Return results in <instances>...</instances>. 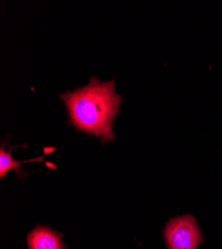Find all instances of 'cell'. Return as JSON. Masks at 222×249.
I'll return each mask as SVG.
<instances>
[{"instance_id": "cell-2", "label": "cell", "mask_w": 222, "mask_h": 249, "mask_svg": "<svg viewBox=\"0 0 222 249\" xmlns=\"http://www.w3.org/2000/svg\"><path fill=\"white\" fill-rule=\"evenodd\" d=\"M163 234L168 249H198L205 241L198 222L191 214L171 218Z\"/></svg>"}, {"instance_id": "cell-3", "label": "cell", "mask_w": 222, "mask_h": 249, "mask_svg": "<svg viewBox=\"0 0 222 249\" xmlns=\"http://www.w3.org/2000/svg\"><path fill=\"white\" fill-rule=\"evenodd\" d=\"M28 249H69L63 241V233L48 225L37 224L26 236Z\"/></svg>"}, {"instance_id": "cell-1", "label": "cell", "mask_w": 222, "mask_h": 249, "mask_svg": "<svg viewBox=\"0 0 222 249\" xmlns=\"http://www.w3.org/2000/svg\"><path fill=\"white\" fill-rule=\"evenodd\" d=\"M115 86V79L104 82L92 77L86 86L60 95L66 105L68 123L81 132L98 137L102 143L115 141L113 123L123 101Z\"/></svg>"}, {"instance_id": "cell-4", "label": "cell", "mask_w": 222, "mask_h": 249, "mask_svg": "<svg viewBox=\"0 0 222 249\" xmlns=\"http://www.w3.org/2000/svg\"><path fill=\"white\" fill-rule=\"evenodd\" d=\"M18 147H11L10 150L7 152L5 150L4 144H1V148H0V178H4V177L11 171H15V173L18 175V177L23 179V178L25 176H28L29 174L24 172L23 170H21V164L25 163V162H32V161H42L44 162L48 168H52V169H56L55 164L51 163L50 161H45L43 160V157L45 155H48L50 152H54L55 148H49L46 147L44 149V154L36 159H32V160H16L12 158V151Z\"/></svg>"}]
</instances>
